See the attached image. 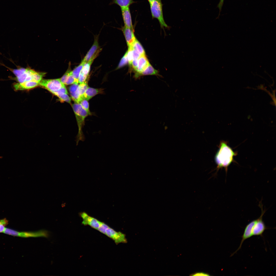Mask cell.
<instances>
[{"instance_id":"13","label":"cell","mask_w":276,"mask_h":276,"mask_svg":"<svg viewBox=\"0 0 276 276\" xmlns=\"http://www.w3.org/2000/svg\"><path fill=\"white\" fill-rule=\"evenodd\" d=\"M149 62L145 55H141L137 60V66L135 71L134 72V77L135 79L138 78L139 74L148 66Z\"/></svg>"},{"instance_id":"5","label":"cell","mask_w":276,"mask_h":276,"mask_svg":"<svg viewBox=\"0 0 276 276\" xmlns=\"http://www.w3.org/2000/svg\"><path fill=\"white\" fill-rule=\"evenodd\" d=\"M39 85L43 87L50 92L57 91L65 86L61 82L60 78L42 80L39 82Z\"/></svg>"},{"instance_id":"15","label":"cell","mask_w":276,"mask_h":276,"mask_svg":"<svg viewBox=\"0 0 276 276\" xmlns=\"http://www.w3.org/2000/svg\"><path fill=\"white\" fill-rule=\"evenodd\" d=\"M122 30L128 47L131 46L136 39L133 30L125 26L122 27Z\"/></svg>"},{"instance_id":"3","label":"cell","mask_w":276,"mask_h":276,"mask_svg":"<svg viewBox=\"0 0 276 276\" xmlns=\"http://www.w3.org/2000/svg\"><path fill=\"white\" fill-rule=\"evenodd\" d=\"M150 4L152 18L158 20L161 28H168L164 19L161 0H154Z\"/></svg>"},{"instance_id":"32","label":"cell","mask_w":276,"mask_h":276,"mask_svg":"<svg viewBox=\"0 0 276 276\" xmlns=\"http://www.w3.org/2000/svg\"><path fill=\"white\" fill-rule=\"evenodd\" d=\"M132 52L133 59L138 60L141 55L135 50L133 48H132Z\"/></svg>"},{"instance_id":"10","label":"cell","mask_w":276,"mask_h":276,"mask_svg":"<svg viewBox=\"0 0 276 276\" xmlns=\"http://www.w3.org/2000/svg\"><path fill=\"white\" fill-rule=\"evenodd\" d=\"M257 219L253 220L249 223L245 227L243 235L241 237V240L239 246L237 249L233 254L231 256H233L241 248L242 245L244 241L246 239L252 236V230L253 227L256 222Z\"/></svg>"},{"instance_id":"26","label":"cell","mask_w":276,"mask_h":276,"mask_svg":"<svg viewBox=\"0 0 276 276\" xmlns=\"http://www.w3.org/2000/svg\"><path fill=\"white\" fill-rule=\"evenodd\" d=\"M75 83H76L75 80L72 74V71H71L69 73L65 85H69Z\"/></svg>"},{"instance_id":"6","label":"cell","mask_w":276,"mask_h":276,"mask_svg":"<svg viewBox=\"0 0 276 276\" xmlns=\"http://www.w3.org/2000/svg\"><path fill=\"white\" fill-rule=\"evenodd\" d=\"M259 205L261 210V213L260 217L257 219L256 222L253 227L252 230V236H262L264 231L268 228L262 220L263 216L265 212V210H263L261 202L259 203Z\"/></svg>"},{"instance_id":"24","label":"cell","mask_w":276,"mask_h":276,"mask_svg":"<svg viewBox=\"0 0 276 276\" xmlns=\"http://www.w3.org/2000/svg\"><path fill=\"white\" fill-rule=\"evenodd\" d=\"M44 74V73L35 71L32 75V81L39 83L42 80L43 76Z\"/></svg>"},{"instance_id":"8","label":"cell","mask_w":276,"mask_h":276,"mask_svg":"<svg viewBox=\"0 0 276 276\" xmlns=\"http://www.w3.org/2000/svg\"><path fill=\"white\" fill-rule=\"evenodd\" d=\"M101 49L99 46L98 38L96 37L92 46L87 53L82 61L86 63L92 58L95 59L97 57Z\"/></svg>"},{"instance_id":"35","label":"cell","mask_w":276,"mask_h":276,"mask_svg":"<svg viewBox=\"0 0 276 276\" xmlns=\"http://www.w3.org/2000/svg\"><path fill=\"white\" fill-rule=\"evenodd\" d=\"M154 0H148V1L149 2V3H151Z\"/></svg>"},{"instance_id":"19","label":"cell","mask_w":276,"mask_h":276,"mask_svg":"<svg viewBox=\"0 0 276 276\" xmlns=\"http://www.w3.org/2000/svg\"><path fill=\"white\" fill-rule=\"evenodd\" d=\"M88 87L87 81L78 85L77 92L80 98V102L82 100V96Z\"/></svg>"},{"instance_id":"28","label":"cell","mask_w":276,"mask_h":276,"mask_svg":"<svg viewBox=\"0 0 276 276\" xmlns=\"http://www.w3.org/2000/svg\"><path fill=\"white\" fill-rule=\"evenodd\" d=\"M109 226L106 224L100 222L99 226L97 230L101 233L105 235L106 230Z\"/></svg>"},{"instance_id":"16","label":"cell","mask_w":276,"mask_h":276,"mask_svg":"<svg viewBox=\"0 0 276 276\" xmlns=\"http://www.w3.org/2000/svg\"><path fill=\"white\" fill-rule=\"evenodd\" d=\"M103 89L95 88L88 87L82 97V100L86 99L87 100L91 98L96 95L103 93Z\"/></svg>"},{"instance_id":"33","label":"cell","mask_w":276,"mask_h":276,"mask_svg":"<svg viewBox=\"0 0 276 276\" xmlns=\"http://www.w3.org/2000/svg\"><path fill=\"white\" fill-rule=\"evenodd\" d=\"M193 276H208L210 275L208 274L203 272H197L192 274Z\"/></svg>"},{"instance_id":"29","label":"cell","mask_w":276,"mask_h":276,"mask_svg":"<svg viewBox=\"0 0 276 276\" xmlns=\"http://www.w3.org/2000/svg\"><path fill=\"white\" fill-rule=\"evenodd\" d=\"M79 103L83 109L91 114L89 110V104L87 100L86 99L83 100Z\"/></svg>"},{"instance_id":"34","label":"cell","mask_w":276,"mask_h":276,"mask_svg":"<svg viewBox=\"0 0 276 276\" xmlns=\"http://www.w3.org/2000/svg\"><path fill=\"white\" fill-rule=\"evenodd\" d=\"M224 0H220L219 2L217 5V7L218 8L219 10V14H220L221 11L222 7L223 6Z\"/></svg>"},{"instance_id":"1","label":"cell","mask_w":276,"mask_h":276,"mask_svg":"<svg viewBox=\"0 0 276 276\" xmlns=\"http://www.w3.org/2000/svg\"><path fill=\"white\" fill-rule=\"evenodd\" d=\"M237 154V153L228 145L226 142L221 141L215 157L217 170L224 168L227 172L228 166L234 161V157Z\"/></svg>"},{"instance_id":"18","label":"cell","mask_w":276,"mask_h":276,"mask_svg":"<svg viewBox=\"0 0 276 276\" xmlns=\"http://www.w3.org/2000/svg\"><path fill=\"white\" fill-rule=\"evenodd\" d=\"M150 75L159 76L158 71L154 69L149 63L145 69L139 74L138 78L143 76Z\"/></svg>"},{"instance_id":"4","label":"cell","mask_w":276,"mask_h":276,"mask_svg":"<svg viewBox=\"0 0 276 276\" xmlns=\"http://www.w3.org/2000/svg\"><path fill=\"white\" fill-rule=\"evenodd\" d=\"M3 233L13 236L25 238L41 237H48L49 236L48 232L44 230H41L35 232H20L5 228Z\"/></svg>"},{"instance_id":"9","label":"cell","mask_w":276,"mask_h":276,"mask_svg":"<svg viewBox=\"0 0 276 276\" xmlns=\"http://www.w3.org/2000/svg\"><path fill=\"white\" fill-rule=\"evenodd\" d=\"M80 216L83 219L82 223L85 225H88L97 230L100 224V221L96 219L89 215L85 212L80 213Z\"/></svg>"},{"instance_id":"17","label":"cell","mask_w":276,"mask_h":276,"mask_svg":"<svg viewBox=\"0 0 276 276\" xmlns=\"http://www.w3.org/2000/svg\"><path fill=\"white\" fill-rule=\"evenodd\" d=\"M78 85V83H77L73 84L70 87L69 90L73 100L75 103H79L80 102V98L77 92Z\"/></svg>"},{"instance_id":"7","label":"cell","mask_w":276,"mask_h":276,"mask_svg":"<svg viewBox=\"0 0 276 276\" xmlns=\"http://www.w3.org/2000/svg\"><path fill=\"white\" fill-rule=\"evenodd\" d=\"M105 235L114 240L116 244L126 242L124 234L120 232H117L110 227L106 230Z\"/></svg>"},{"instance_id":"2","label":"cell","mask_w":276,"mask_h":276,"mask_svg":"<svg viewBox=\"0 0 276 276\" xmlns=\"http://www.w3.org/2000/svg\"><path fill=\"white\" fill-rule=\"evenodd\" d=\"M75 114L78 128V140L84 141L85 137L82 132V128L84 125L85 118L91 114L83 109L79 103L75 102L72 105ZM77 139V140H78Z\"/></svg>"},{"instance_id":"27","label":"cell","mask_w":276,"mask_h":276,"mask_svg":"<svg viewBox=\"0 0 276 276\" xmlns=\"http://www.w3.org/2000/svg\"><path fill=\"white\" fill-rule=\"evenodd\" d=\"M128 49L127 51V57L128 63L131 69L132 66V62L133 59L132 52V48L131 46L128 47Z\"/></svg>"},{"instance_id":"12","label":"cell","mask_w":276,"mask_h":276,"mask_svg":"<svg viewBox=\"0 0 276 276\" xmlns=\"http://www.w3.org/2000/svg\"><path fill=\"white\" fill-rule=\"evenodd\" d=\"M94 59L92 58L84 64L79 75L78 78V83H81L86 82L87 80L90 71L91 65Z\"/></svg>"},{"instance_id":"23","label":"cell","mask_w":276,"mask_h":276,"mask_svg":"<svg viewBox=\"0 0 276 276\" xmlns=\"http://www.w3.org/2000/svg\"><path fill=\"white\" fill-rule=\"evenodd\" d=\"M85 63L81 62L80 64L76 67L73 71L72 74L74 76L76 83H78V78L80 73Z\"/></svg>"},{"instance_id":"22","label":"cell","mask_w":276,"mask_h":276,"mask_svg":"<svg viewBox=\"0 0 276 276\" xmlns=\"http://www.w3.org/2000/svg\"><path fill=\"white\" fill-rule=\"evenodd\" d=\"M132 48L135 50L141 55H145V51L140 43L136 39L131 46Z\"/></svg>"},{"instance_id":"14","label":"cell","mask_w":276,"mask_h":276,"mask_svg":"<svg viewBox=\"0 0 276 276\" xmlns=\"http://www.w3.org/2000/svg\"><path fill=\"white\" fill-rule=\"evenodd\" d=\"M124 26L133 30L129 6L121 8Z\"/></svg>"},{"instance_id":"11","label":"cell","mask_w":276,"mask_h":276,"mask_svg":"<svg viewBox=\"0 0 276 276\" xmlns=\"http://www.w3.org/2000/svg\"><path fill=\"white\" fill-rule=\"evenodd\" d=\"M13 88L15 91L31 89L39 86V83L30 81L22 83H14L13 84Z\"/></svg>"},{"instance_id":"21","label":"cell","mask_w":276,"mask_h":276,"mask_svg":"<svg viewBox=\"0 0 276 276\" xmlns=\"http://www.w3.org/2000/svg\"><path fill=\"white\" fill-rule=\"evenodd\" d=\"M134 2L133 0H112V4H117L122 8L129 6Z\"/></svg>"},{"instance_id":"30","label":"cell","mask_w":276,"mask_h":276,"mask_svg":"<svg viewBox=\"0 0 276 276\" xmlns=\"http://www.w3.org/2000/svg\"><path fill=\"white\" fill-rule=\"evenodd\" d=\"M8 223V221L6 218L0 220V233L4 232L5 228V226Z\"/></svg>"},{"instance_id":"20","label":"cell","mask_w":276,"mask_h":276,"mask_svg":"<svg viewBox=\"0 0 276 276\" xmlns=\"http://www.w3.org/2000/svg\"><path fill=\"white\" fill-rule=\"evenodd\" d=\"M51 93L57 97L61 100L69 103H71V99L67 94L60 91H51Z\"/></svg>"},{"instance_id":"31","label":"cell","mask_w":276,"mask_h":276,"mask_svg":"<svg viewBox=\"0 0 276 276\" xmlns=\"http://www.w3.org/2000/svg\"><path fill=\"white\" fill-rule=\"evenodd\" d=\"M71 71L70 67H69L68 70L63 76L60 78L62 82L65 85L69 72Z\"/></svg>"},{"instance_id":"25","label":"cell","mask_w":276,"mask_h":276,"mask_svg":"<svg viewBox=\"0 0 276 276\" xmlns=\"http://www.w3.org/2000/svg\"><path fill=\"white\" fill-rule=\"evenodd\" d=\"M127 53L128 51H127L121 59L119 65L117 67V69L123 67L127 64L128 62L127 57Z\"/></svg>"}]
</instances>
